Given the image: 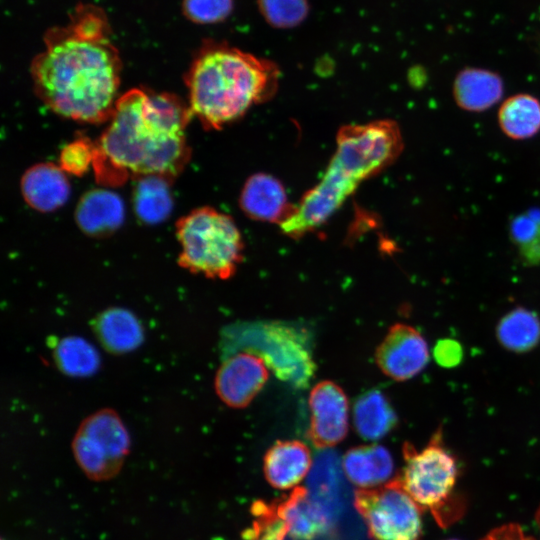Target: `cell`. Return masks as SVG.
<instances>
[{"label": "cell", "instance_id": "obj_1", "mask_svg": "<svg viewBox=\"0 0 540 540\" xmlns=\"http://www.w3.org/2000/svg\"><path fill=\"white\" fill-rule=\"evenodd\" d=\"M109 35L104 11L91 4H80L66 25L46 32L31 76L48 108L79 122L110 119L119 98L121 60Z\"/></svg>", "mask_w": 540, "mask_h": 540}, {"label": "cell", "instance_id": "obj_2", "mask_svg": "<svg viewBox=\"0 0 540 540\" xmlns=\"http://www.w3.org/2000/svg\"><path fill=\"white\" fill-rule=\"evenodd\" d=\"M191 116L189 106L171 93L132 89L121 95L94 143L98 182L120 185L146 175L173 180L190 158L185 132Z\"/></svg>", "mask_w": 540, "mask_h": 540}, {"label": "cell", "instance_id": "obj_3", "mask_svg": "<svg viewBox=\"0 0 540 540\" xmlns=\"http://www.w3.org/2000/svg\"><path fill=\"white\" fill-rule=\"evenodd\" d=\"M402 150V134L392 120L342 127L323 177L280 225L283 233L299 238L322 226L361 182L392 164Z\"/></svg>", "mask_w": 540, "mask_h": 540}, {"label": "cell", "instance_id": "obj_4", "mask_svg": "<svg viewBox=\"0 0 540 540\" xmlns=\"http://www.w3.org/2000/svg\"><path fill=\"white\" fill-rule=\"evenodd\" d=\"M277 65L224 42L207 41L186 73L188 106L206 129H221L272 97Z\"/></svg>", "mask_w": 540, "mask_h": 540}, {"label": "cell", "instance_id": "obj_5", "mask_svg": "<svg viewBox=\"0 0 540 540\" xmlns=\"http://www.w3.org/2000/svg\"><path fill=\"white\" fill-rule=\"evenodd\" d=\"M180 244L177 262L193 274L225 280L243 259L242 235L227 214L212 207H201L176 223Z\"/></svg>", "mask_w": 540, "mask_h": 540}, {"label": "cell", "instance_id": "obj_6", "mask_svg": "<svg viewBox=\"0 0 540 540\" xmlns=\"http://www.w3.org/2000/svg\"><path fill=\"white\" fill-rule=\"evenodd\" d=\"M403 455L405 464L397 479L404 490L422 509L430 510L440 526L456 521L464 508L454 495L458 466L444 446L442 429L432 435L422 450L405 443Z\"/></svg>", "mask_w": 540, "mask_h": 540}, {"label": "cell", "instance_id": "obj_7", "mask_svg": "<svg viewBox=\"0 0 540 540\" xmlns=\"http://www.w3.org/2000/svg\"><path fill=\"white\" fill-rule=\"evenodd\" d=\"M130 449V437L120 416L112 409L89 415L73 441L74 458L93 481H106L121 470Z\"/></svg>", "mask_w": 540, "mask_h": 540}, {"label": "cell", "instance_id": "obj_8", "mask_svg": "<svg viewBox=\"0 0 540 540\" xmlns=\"http://www.w3.org/2000/svg\"><path fill=\"white\" fill-rule=\"evenodd\" d=\"M354 506L374 540H420L422 508L393 479L376 488L359 489Z\"/></svg>", "mask_w": 540, "mask_h": 540}, {"label": "cell", "instance_id": "obj_9", "mask_svg": "<svg viewBox=\"0 0 540 540\" xmlns=\"http://www.w3.org/2000/svg\"><path fill=\"white\" fill-rule=\"evenodd\" d=\"M248 350L255 352L282 380L305 386L314 372V363L305 338L284 324L248 326Z\"/></svg>", "mask_w": 540, "mask_h": 540}, {"label": "cell", "instance_id": "obj_10", "mask_svg": "<svg viewBox=\"0 0 540 540\" xmlns=\"http://www.w3.org/2000/svg\"><path fill=\"white\" fill-rule=\"evenodd\" d=\"M378 367L388 377L405 381L419 374L429 361L428 345L414 327L397 323L390 327L375 353Z\"/></svg>", "mask_w": 540, "mask_h": 540}, {"label": "cell", "instance_id": "obj_11", "mask_svg": "<svg viewBox=\"0 0 540 540\" xmlns=\"http://www.w3.org/2000/svg\"><path fill=\"white\" fill-rule=\"evenodd\" d=\"M311 412L308 438L315 447L330 448L341 442L348 432V399L332 381L316 384L309 396Z\"/></svg>", "mask_w": 540, "mask_h": 540}, {"label": "cell", "instance_id": "obj_12", "mask_svg": "<svg viewBox=\"0 0 540 540\" xmlns=\"http://www.w3.org/2000/svg\"><path fill=\"white\" fill-rule=\"evenodd\" d=\"M269 377L265 361L257 354L244 352L227 358L215 377L218 397L232 408L251 403Z\"/></svg>", "mask_w": 540, "mask_h": 540}, {"label": "cell", "instance_id": "obj_13", "mask_svg": "<svg viewBox=\"0 0 540 540\" xmlns=\"http://www.w3.org/2000/svg\"><path fill=\"white\" fill-rule=\"evenodd\" d=\"M240 207L251 219L281 225L292 216L296 205L288 201L278 179L266 173H257L244 184Z\"/></svg>", "mask_w": 540, "mask_h": 540}, {"label": "cell", "instance_id": "obj_14", "mask_svg": "<svg viewBox=\"0 0 540 540\" xmlns=\"http://www.w3.org/2000/svg\"><path fill=\"white\" fill-rule=\"evenodd\" d=\"M272 504L292 540H312L330 527L332 519L304 487Z\"/></svg>", "mask_w": 540, "mask_h": 540}, {"label": "cell", "instance_id": "obj_15", "mask_svg": "<svg viewBox=\"0 0 540 540\" xmlns=\"http://www.w3.org/2000/svg\"><path fill=\"white\" fill-rule=\"evenodd\" d=\"M21 191L24 200L33 209L52 212L67 202L70 184L66 172L59 165L39 163L23 174Z\"/></svg>", "mask_w": 540, "mask_h": 540}, {"label": "cell", "instance_id": "obj_16", "mask_svg": "<svg viewBox=\"0 0 540 540\" xmlns=\"http://www.w3.org/2000/svg\"><path fill=\"white\" fill-rule=\"evenodd\" d=\"M124 203L121 197L108 189H94L80 199L75 220L87 235L106 236L118 229L124 220Z\"/></svg>", "mask_w": 540, "mask_h": 540}, {"label": "cell", "instance_id": "obj_17", "mask_svg": "<svg viewBox=\"0 0 540 540\" xmlns=\"http://www.w3.org/2000/svg\"><path fill=\"white\" fill-rule=\"evenodd\" d=\"M311 463L310 450L303 442L278 441L264 456V474L273 487L288 489L307 475Z\"/></svg>", "mask_w": 540, "mask_h": 540}, {"label": "cell", "instance_id": "obj_18", "mask_svg": "<svg viewBox=\"0 0 540 540\" xmlns=\"http://www.w3.org/2000/svg\"><path fill=\"white\" fill-rule=\"evenodd\" d=\"M394 463L390 452L381 445L354 447L343 457V470L347 478L360 489H369L388 483Z\"/></svg>", "mask_w": 540, "mask_h": 540}, {"label": "cell", "instance_id": "obj_19", "mask_svg": "<svg viewBox=\"0 0 540 540\" xmlns=\"http://www.w3.org/2000/svg\"><path fill=\"white\" fill-rule=\"evenodd\" d=\"M453 95L460 108L471 112H481L501 99L503 81L498 74L490 70L466 68L455 78Z\"/></svg>", "mask_w": 540, "mask_h": 540}, {"label": "cell", "instance_id": "obj_20", "mask_svg": "<svg viewBox=\"0 0 540 540\" xmlns=\"http://www.w3.org/2000/svg\"><path fill=\"white\" fill-rule=\"evenodd\" d=\"M93 326L99 342L111 353L132 351L143 341L141 323L134 314L123 308L103 311Z\"/></svg>", "mask_w": 540, "mask_h": 540}, {"label": "cell", "instance_id": "obj_21", "mask_svg": "<svg viewBox=\"0 0 540 540\" xmlns=\"http://www.w3.org/2000/svg\"><path fill=\"white\" fill-rule=\"evenodd\" d=\"M353 419L357 433L366 440L381 439L397 423V416L390 402L378 390H370L357 399Z\"/></svg>", "mask_w": 540, "mask_h": 540}, {"label": "cell", "instance_id": "obj_22", "mask_svg": "<svg viewBox=\"0 0 540 540\" xmlns=\"http://www.w3.org/2000/svg\"><path fill=\"white\" fill-rule=\"evenodd\" d=\"M136 180L133 205L139 219L149 224L164 221L173 207L170 190L172 179L160 175H146Z\"/></svg>", "mask_w": 540, "mask_h": 540}, {"label": "cell", "instance_id": "obj_23", "mask_svg": "<svg viewBox=\"0 0 540 540\" xmlns=\"http://www.w3.org/2000/svg\"><path fill=\"white\" fill-rule=\"evenodd\" d=\"M498 123L511 139L523 140L540 130V101L529 94H516L500 106Z\"/></svg>", "mask_w": 540, "mask_h": 540}, {"label": "cell", "instance_id": "obj_24", "mask_svg": "<svg viewBox=\"0 0 540 540\" xmlns=\"http://www.w3.org/2000/svg\"><path fill=\"white\" fill-rule=\"evenodd\" d=\"M496 337L509 351L528 352L540 342V319L533 311L517 307L500 319Z\"/></svg>", "mask_w": 540, "mask_h": 540}, {"label": "cell", "instance_id": "obj_25", "mask_svg": "<svg viewBox=\"0 0 540 540\" xmlns=\"http://www.w3.org/2000/svg\"><path fill=\"white\" fill-rule=\"evenodd\" d=\"M340 462L338 456L330 451L318 455L310 479V496L333 519L336 498L340 488Z\"/></svg>", "mask_w": 540, "mask_h": 540}, {"label": "cell", "instance_id": "obj_26", "mask_svg": "<svg viewBox=\"0 0 540 540\" xmlns=\"http://www.w3.org/2000/svg\"><path fill=\"white\" fill-rule=\"evenodd\" d=\"M58 367L71 376H88L99 366V356L94 347L82 338L66 337L54 348Z\"/></svg>", "mask_w": 540, "mask_h": 540}, {"label": "cell", "instance_id": "obj_27", "mask_svg": "<svg viewBox=\"0 0 540 540\" xmlns=\"http://www.w3.org/2000/svg\"><path fill=\"white\" fill-rule=\"evenodd\" d=\"M257 5L264 20L274 28L296 27L309 13L308 0H257Z\"/></svg>", "mask_w": 540, "mask_h": 540}, {"label": "cell", "instance_id": "obj_28", "mask_svg": "<svg viewBox=\"0 0 540 540\" xmlns=\"http://www.w3.org/2000/svg\"><path fill=\"white\" fill-rule=\"evenodd\" d=\"M252 511L256 516V521L245 534L244 540H284L288 536L272 503L258 501L252 507Z\"/></svg>", "mask_w": 540, "mask_h": 540}, {"label": "cell", "instance_id": "obj_29", "mask_svg": "<svg viewBox=\"0 0 540 540\" xmlns=\"http://www.w3.org/2000/svg\"><path fill=\"white\" fill-rule=\"evenodd\" d=\"M233 0H183L185 16L198 24H213L225 20L232 12Z\"/></svg>", "mask_w": 540, "mask_h": 540}, {"label": "cell", "instance_id": "obj_30", "mask_svg": "<svg viewBox=\"0 0 540 540\" xmlns=\"http://www.w3.org/2000/svg\"><path fill=\"white\" fill-rule=\"evenodd\" d=\"M59 160V166L66 173L82 175L89 166H93L94 143L86 139H77L62 149Z\"/></svg>", "mask_w": 540, "mask_h": 540}, {"label": "cell", "instance_id": "obj_31", "mask_svg": "<svg viewBox=\"0 0 540 540\" xmlns=\"http://www.w3.org/2000/svg\"><path fill=\"white\" fill-rule=\"evenodd\" d=\"M433 355L439 365L450 368L461 362L463 349L456 340L442 339L435 345Z\"/></svg>", "mask_w": 540, "mask_h": 540}, {"label": "cell", "instance_id": "obj_32", "mask_svg": "<svg viewBox=\"0 0 540 540\" xmlns=\"http://www.w3.org/2000/svg\"><path fill=\"white\" fill-rule=\"evenodd\" d=\"M482 540H533L526 537L517 524H506L492 530Z\"/></svg>", "mask_w": 540, "mask_h": 540}, {"label": "cell", "instance_id": "obj_33", "mask_svg": "<svg viewBox=\"0 0 540 540\" xmlns=\"http://www.w3.org/2000/svg\"><path fill=\"white\" fill-rule=\"evenodd\" d=\"M536 521H537V525H538V528H539V531H540V507L538 508V510L536 512Z\"/></svg>", "mask_w": 540, "mask_h": 540}, {"label": "cell", "instance_id": "obj_34", "mask_svg": "<svg viewBox=\"0 0 540 540\" xmlns=\"http://www.w3.org/2000/svg\"><path fill=\"white\" fill-rule=\"evenodd\" d=\"M451 540H456V539H451Z\"/></svg>", "mask_w": 540, "mask_h": 540}]
</instances>
